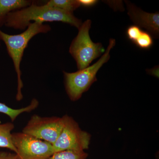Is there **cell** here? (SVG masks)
Wrapping results in <instances>:
<instances>
[{
	"label": "cell",
	"mask_w": 159,
	"mask_h": 159,
	"mask_svg": "<svg viewBox=\"0 0 159 159\" xmlns=\"http://www.w3.org/2000/svg\"><path fill=\"white\" fill-rule=\"evenodd\" d=\"M33 2L28 0H0V21L11 11L28 7Z\"/></svg>",
	"instance_id": "8fae6325"
},
{
	"label": "cell",
	"mask_w": 159,
	"mask_h": 159,
	"mask_svg": "<svg viewBox=\"0 0 159 159\" xmlns=\"http://www.w3.org/2000/svg\"><path fill=\"white\" fill-rule=\"evenodd\" d=\"M42 23L45 22L59 21L70 24L79 29L82 25L81 20L74 16L73 12L39 6L34 2L28 7L11 11L0 21V28L3 25L20 30H25L31 21Z\"/></svg>",
	"instance_id": "6da1fadb"
},
{
	"label": "cell",
	"mask_w": 159,
	"mask_h": 159,
	"mask_svg": "<svg viewBox=\"0 0 159 159\" xmlns=\"http://www.w3.org/2000/svg\"><path fill=\"white\" fill-rule=\"evenodd\" d=\"M128 15L136 25L147 30L152 36L158 37L159 13H148L139 9L132 3L125 1Z\"/></svg>",
	"instance_id": "ba28073f"
},
{
	"label": "cell",
	"mask_w": 159,
	"mask_h": 159,
	"mask_svg": "<svg viewBox=\"0 0 159 159\" xmlns=\"http://www.w3.org/2000/svg\"><path fill=\"white\" fill-rule=\"evenodd\" d=\"M11 139L20 159H48L54 153L51 143L22 132L12 133Z\"/></svg>",
	"instance_id": "8992f818"
},
{
	"label": "cell",
	"mask_w": 159,
	"mask_h": 159,
	"mask_svg": "<svg viewBox=\"0 0 159 159\" xmlns=\"http://www.w3.org/2000/svg\"><path fill=\"white\" fill-rule=\"evenodd\" d=\"M91 24L90 20L82 23L69 49V52L76 61L78 70L89 66L93 61L105 52L101 43H94L91 39L89 31Z\"/></svg>",
	"instance_id": "277c9868"
},
{
	"label": "cell",
	"mask_w": 159,
	"mask_h": 159,
	"mask_svg": "<svg viewBox=\"0 0 159 159\" xmlns=\"http://www.w3.org/2000/svg\"><path fill=\"white\" fill-rule=\"evenodd\" d=\"M14 128L12 122L0 123V148H7L16 154L17 151L11 139V131Z\"/></svg>",
	"instance_id": "30bf717a"
},
{
	"label": "cell",
	"mask_w": 159,
	"mask_h": 159,
	"mask_svg": "<svg viewBox=\"0 0 159 159\" xmlns=\"http://www.w3.org/2000/svg\"><path fill=\"white\" fill-rule=\"evenodd\" d=\"M62 118L63 126L53 145L54 152L65 150L82 151L88 149L90 144V134L82 130L72 117L64 115Z\"/></svg>",
	"instance_id": "5b68a950"
},
{
	"label": "cell",
	"mask_w": 159,
	"mask_h": 159,
	"mask_svg": "<svg viewBox=\"0 0 159 159\" xmlns=\"http://www.w3.org/2000/svg\"><path fill=\"white\" fill-rule=\"evenodd\" d=\"M63 124L62 117L33 115L22 132L53 145L62 130Z\"/></svg>",
	"instance_id": "52a82bcc"
},
{
	"label": "cell",
	"mask_w": 159,
	"mask_h": 159,
	"mask_svg": "<svg viewBox=\"0 0 159 159\" xmlns=\"http://www.w3.org/2000/svg\"><path fill=\"white\" fill-rule=\"evenodd\" d=\"M80 6L85 7H90L95 6L98 1L97 0H79Z\"/></svg>",
	"instance_id": "e0dca14e"
},
{
	"label": "cell",
	"mask_w": 159,
	"mask_h": 159,
	"mask_svg": "<svg viewBox=\"0 0 159 159\" xmlns=\"http://www.w3.org/2000/svg\"><path fill=\"white\" fill-rule=\"evenodd\" d=\"M116 40L110 39L104 54L97 62L85 69L74 73L64 71L66 92L72 101L79 100L83 94L89 90L91 86L97 81V74L99 69L110 58V52L116 45Z\"/></svg>",
	"instance_id": "3957f363"
},
{
	"label": "cell",
	"mask_w": 159,
	"mask_h": 159,
	"mask_svg": "<svg viewBox=\"0 0 159 159\" xmlns=\"http://www.w3.org/2000/svg\"><path fill=\"white\" fill-rule=\"evenodd\" d=\"M51 30V27L49 25L37 22L31 23L24 32L15 35L6 34L0 29V41H3L6 44L7 52L13 61L17 74V89L16 98L18 101H21L23 98L22 89L24 85L21 77L20 66L25 49L30 40L36 34L47 33Z\"/></svg>",
	"instance_id": "7a4b0ae2"
},
{
	"label": "cell",
	"mask_w": 159,
	"mask_h": 159,
	"mask_svg": "<svg viewBox=\"0 0 159 159\" xmlns=\"http://www.w3.org/2000/svg\"><path fill=\"white\" fill-rule=\"evenodd\" d=\"M134 43L140 48L149 49L153 45V38L152 34L148 31L142 30Z\"/></svg>",
	"instance_id": "5bb4252c"
},
{
	"label": "cell",
	"mask_w": 159,
	"mask_h": 159,
	"mask_svg": "<svg viewBox=\"0 0 159 159\" xmlns=\"http://www.w3.org/2000/svg\"><path fill=\"white\" fill-rule=\"evenodd\" d=\"M88 154L84 151L65 150L54 152L48 159H87Z\"/></svg>",
	"instance_id": "4fadbf2b"
},
{
	"label": "cell",
	"mask_w": 159,
	"mask_h": 159,
	"mask_svg": "<svg viewBox=\"0 0 159 159\" xmlns=\"http://www.w3.org/2000/svg\"><path fill=\"white\" fill-rule=\"evenodd\" d=\"M45 5L71 12H73L80 6L79 0H51Z\"/></svg>",
	"instance_id": "7c38bea8"
},
{
	"label": "cell",
	"mask_w": 159,
	"mask_h": 159,
	"mask_svg": "<svg viewBox=\"0 0 159 159\" xmlns=\"http://www.w3.org/2000/svg\"><path fill=\"white\" fill-rule=\"evenodd\" d=\"M142 30L141 28L136 25L129 26L126 30V36L129 40L134 43L141 34Z\"/></svg>",
	"instance_id": "9a60e30c"
},
{
	"label": "cell",
	"mask_w": 159,
	"mask_h": 159,
	"mask_svg": "<svg viewBox=\"0 0 159 159\" xmlns=\"http://www.w3.org/2000/svg\"><path fill=\"white\" fill-rule=\"evenodd\" d=\"M0 159H20L15 153L8 152H0Z\"/></svg>",
	"instance_id": "2e32d148"
},
{
	"label": "cell",
	"mask_w": 159,
	"mask_h": 159,
	"mask_svg": "<svg viewBox=\"0 0 159 159\" xmlns=\"http://www.w3.org/2000/svg\"><path fill=\"white\" fill-rule=\"evenodd\" d=\"M39 105V102L37 99L34 98L31 103L25 107L19 109H13L9 107L5 103L0 102V113L8 116L13 122L20 115L24 113H30L36 109Z\"/></svg>",
	"instance_id": "9c48e42d"
},
{
	"label": "cell",
	"mask_w": 159,
	"mask_h": 159,
	"mask_svg": "<svg viewBox=\"0 0 159 159\" xmlns=\"http://www.w3.org/2000/svg\"><path fill=\"white\" fill-rule=\"evenodd\" d=\"M147 73L150 75H152L154 77H159V67L156 66L153 69H151V70H147Z\"/></svg>",
	"instance_id": "ac0fdd59"
}]
</instances>
